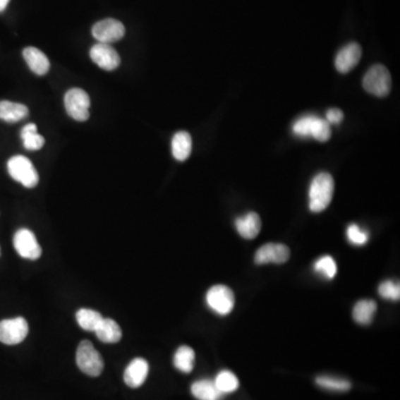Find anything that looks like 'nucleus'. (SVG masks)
I'll return each instance as SVG.
<instances>
[{
    "label": "nucleus",
    "mask_w": 400,
    "mask_h": 400,
    "mask_svg": "<svg viewBox=\"0 0 400 400\" xmlns=\"http://www.w3.org/2000/svg\"><path fill=\"white\" fill-rule=\"evenodd\" d=\"M335 181L328 173H320L313 179L309 188V208L313 212H324L332 200Z\"/></svg>",
    "instance_id": "nucleus-1"
},
{
    "label": "nucleus",
    "mask_w": 400,
    "mask_h": 400,
    "mask_svg": "<svg viewBox=\"0 0 400 400\" xmlns=\"http://www.w3.org/2000/svg\"><path fill=\"white\" fill-rule=\"evenodd\" d=\"M293 131L297 136H310L322 143L327 142L332 136L329 123L314 115L299 118L298 121L293 123Z\"/></svg>",
    "instance_id": "nucleus-2"
},
{
    "label": "nucleus",
    "mask_w": 400,
    "mask_h": 400,
    "mask_svg": "<svg viewBox=\"0 0 400 400\" xmlns=\"http://www.w3.org/2000/svg\"><path fill=\"white\" fill-rule=\"evenodd\" d=\"M77 366L84 374L98 377L104 370L102 355L89 340H83L77 348Z\"/></svg>",
    "instance_id": "nucleus-3"
},
{
    "label": "nucleus",
    "mask_w": 400,
    "mask_h": 400,
    "mask_svg": "<svg viewBox=\"0 0 400 400\" xmlns=\"http://www.w3.org/2000/svg\"><path fill=\"white\" fill-rule=\"evenodd\" d=\"M8 173L13 181H18L26 188H34L38 181L40 176L32 162L25 156H13L7 164Z\"/></svg>",
    "instance_id": "nucleus-4"
},
{
    "label": "nucleus",
    "mask_w": 400,
    "mask_h": 400,
    "mask_svg": "<svg viewBox=\"0 0 400 400\" xmlns=\"http://www.w3.org/2000/svg\"><path fill=\"white\" fill-rule=\"evenodd\" d=\"M363 86L367 92L377 97L387 96L392 88L389 71L382 65L372 66L363 79Z\"/></svg>",
    "instance_id": "nucleus-5"
},
{
    "label": "nucleus",
    "mask_w": 400,
    "mask_h": 400,
    "mask_svg": "<svg viewBox=\"0 0 400 400\" xmlns=\"http://www.w3.org/2000/svg\"><path fill=\"white\" fill-rule=\"evenodd\" d=\"M207 305L220 316L231 314L235 306V296L231 288L224 285L212 286L206 296Z\"/></svg>",
    "instance_id": "nucleus-6"
},
{
    "label": "nucleus",
    "mask_w": 400,
    "mask_h": 400,
    "mask_svg": "<svg viewBox=\"0 0 400 400\" xmlns=\"http://www.w3.org/2000/svg\"><path fill=\"white\" fill-rule=\"evenodd\" d=\"M67 113L77 121H86L89 118L90 99L88 94L80 88H73L65 96Z\"/></svg>",
    "instance_id": "nucleus-7"
},
{
    "label": "nucleus",
    "mask_w": 400,
    "mask_h": 400,
    "mask_svg": "<svg viewBox=\"0 0 400 400\" xmlns=\"http://www.w3.org/2000/svg\"><path fill=\"white\" fill-rule=\"evenodd\" d=\"M28 332V324L23 317L0 322V341L5 345L13 346L23 343Z\"/></svg>",
    "instance_id": "nucleus-8"
},
{
    "label": "nucleus",
    "mask_w": 400,
    "mask_h": 400,
    "mask_svg": "<svg viewBox=\"0 0 400 400\" xmlns=\"http://www.w3.org/2000/svg\"><path fill=\"white\" fill-rule=\"evenodd\" d=\"M13 246L23 258L36 260L42 256V250L36 236L29 229H19L13 236Z\"/></svg>",
    "instance_id": "nucleus-9"
},
{
    "label": "nucleus",
    "mask_w": 400,
    "mask_h": 400,
    "mask_svg": "<svg viewBox=\"0 0 400 400\" xmlns=\"http://www.w3.org/2000/svg\"><path fill=\"white\" fill-rule=\"evenodd\" d=\"M125 26L123 23L113 18L98 21L92 27V36L102 44L118 42L125 36Z\"/></svg>",
    "instance_id": "nucleus-10"
},
{
    "label": "nucleus",
    "mask_w": 400,
    "mask_h": 400,
    "mask_svg": "<svg viewBox=\"0 0 400 400\" xmlns=\"http://www.w3.org/2000/svg\"><path fill=\"white\" fill-rule=\"evenodd\" d=\"M90 58L104 71H115L118 66L121 65V57L109 44L98 42L92 46L90 49Z\"/></svg>",
    "instance_id": "nucleus-11"
},
{
    "label": "nucleus",
    "mask_w": 400,
    "mask_h": 400,
    "mask_svg": "<svg viewBox=\"0 0 400 400\" xmlns=\"http://www.w3.org/2000/svg\"><path fill=\"white\" fill-rule=\"evenodd\" d=\"M291 257V250L283 243H266L257 250L255 262L257 265L284 264Z\"/></svg>",
    "instance_id": "nucleus-12"
},
{
    "label": "nucleus",
    "mask_w": 400,
    "mask_h": 400,
    "mask_svg": "<svg viewBox=\"0 0 400 400\" xmlns=\"http://www.w3.org/2000/svg\"><path fill=\"white\" fill-rule=\"evenodd\" d=\"M361 58V48L357 42H351L339 50L336 56L335 66L341 73H347L355 68Z\"/></svg>",
    "instance_id": "nucleus-13"
},
{
    "label": "nucleus",
    "mask_w": 400,
    "mask_h": 400,
    "mask_svg": "<svg viewBox=\"0 0 400 400\" xmlns=\"http://www.w3.org/2000/svg\"><path fill=\"white\" fill-rule=\"evenodd\" d=\"M150 365L144 358H135L126 368L123 374L125 384L131 388H138L146 382Z\"/></svg>",
    "instance_id": "nucleus-14"
},
{
    "label": "nucleus",
    "mask_w": 400,
    "mask_h": 400,
    "mask_svg": "<svg viewBox=\"0 0 400 400\" xmlns=\"http://www.w3.org/2000/svg\"><path fill=\"white\" fill-rule=\"evenodd\" d=\"M236 228L239 235L245 239L256 238L262 229V220L256 212H248L235 222Z\"/></svg>",
    "instance_id": "nucleus-15"
},
{
    "label": "nucleus",
    "mask_w": 400,
    "mask_h": 400,
    "mask_svg": "<svg viewBox=\"0 0 400 400\" xmlns=\"http://www.w3.org/2000/svg\"><path fill=\"white\" fill-rule=\"evenodd\" d=\"M23 55H24L25 61L29 66V68L32 69L36 75L44 76L49 71V59L38 48H25Z\"/></svg>",
    "instance_id": "nucleus-16"
},
{
    "label": "nucleus",
    "mask_w": 400,
    "mask_h": 400,
    "mask_svg": "<svg viewBox=\"0 0 400 400\" xmlns=\"http://www.w3.org/2000/svg\"><path fill=\"white\" fill-rule=\"evenodd\" d=\"M95 334L100 341L106 344L118 343V341H121V337H123V332H121L119 325L110 318H104L95 330Z\"/></svg>",
    "instance_id": "nucleus-17"
},
{
    "label": "nucleus",
    "mask_w": 400,
    "mask_h": 400,
    "mask_svg": "<svg viewBox=\"0 0 400 400\" xmlns=\"http://www.w3.org/2000/svg\"><path fill=\"white\" fill-rule=\"evenodd\" d=\"M29 110L26 106L18 102L3 100L0 102V119L6 123H17L28 116Z\"/></svg>",
    "instance_id": "nucleus-18"
},
{
    "label": "nucleus",
    "mask_w": 400,
    "mask_h": 400,
    "mask_svg": "<svg viewBox=\"0 0 400 400\" xmlns=\"http://www.w3.org/2000/svg\"><path fill=\"white\" fill-rule=\"evenodd\" d=\"M193 150V139L187 131H178L173 137L171 150L178 162H185L190 156Z\"/></svg>",
    "instance_id": "nucleus-19"
},
{
    "label": "nucleus",
    "mask_w": 400,
    "mask_h": 400,
    "mask_svg": "<svg viewBox=\"0 0 400 400\" xmlns=\"http://www.w3.org/2000/svg\"><path fill=\"white\" fill-rule=\"evenodd\" d=\"M191 394L198 400H220L224 396L216 387L214 382L210 380L194 382L191 386Z\"/></svg>",
    "instance_id": "nucleus-20"
},
{
    "label": "nucleus",
    "mask_w": 400,
    "mask_h": 400,
    "mask_svg": "<svg viewBox=\"0 0 400 400\" xmlns=\"http://www.w3.org/2000/svg\"><path fill=\"white\" fill-rule=\"evenodd\" d=\"M376 310L377 303L374 301H368V299L359 301L353 307V320L360 325H369L374 320Z\"/></svg>",
    "instance_id": "nucleus-21"
},
{
    "label": "nucleus",
    "mask_w": 400,
    "mask_h": 400,
    "mask_svg": "<svg viewBox=\"0 0 400 400\" xmlns=\"http://www.w3.org/2000/svg\"><path fill=\"white\" fill-rule=\"evenodd\" d=\"M174 365L179 372L189 374L193 372L195 366V351L188 346H181L178 348L174 356Z\"/></svg>",
    "instance_id": "nucleus-22"
},
{
    "label": "nucleus",
    "mask_w": 400,
    "mask_h": 400,
    "mask_svg": "<svg viewBox=\"0 0 400 400\" xmlns=\"http://www.w3.org/2000/svg\"><path fill=\"white\" fill-rule=\"evenodd\" d=\"M77 322L86 332H95L98 325L104 320V317L98 311L92 309H79L76 314Z\"/></svg>",
    "instance_id": "nucleus-23"
},
{
    "label": "nucleus",
    "mask_w": 400,
    "mask_h": 400,
    "mask_svg": "<svg viewBox=\"0 0 400 400\" xmlns=\"http://www.w3.org/2000/svg\"><path fill=\"white\" fill-rule=\"evenodd\" d=\"M20 136L26 150H40L44 145V137L37 133V127L35 123H28V125L25 126L21 131Z\"/></svg>",
    "instance_id": "nucleus-24"
},
{
    "label": "nucleus",
    "mask_w": 400,
    "mask_h": 400,
    "mask_svg": "<svg viewBox=\"0 0 400 400\" xmlns=\"http://www.w3.org/2000/svg\"><path fill=\"white\" fill-rule=\"evenodd\" d=\"M214 382L222 395L236 392L239 387L238 378L229 370H222L214 378Z\"/></svg>",
    "instance_id": "nucleus-25"
},
{
    "label": "nucleus",
    "mask_w": 400,
    "mask_h": 400,
    "mask_svg": "<svg viewBox=\"0 0 400 400\" xmlns=\"http://www.w3.org/2000/svg\"><path fill=\"white\" fill-rule=\"evenodd\" d=\"M316 384L324 389L332 392H347L351 389V384L346 380L336 377L320 376L316 378Z\"/></svg>",
    "instance_id": "nucleus-26"
},
{
    "label": "nucleus",
    "mask_w": 400,
    "mask_h": 400,
    "mask_svg": "<svg viewBox=\"0 0 400 400\" xmlns=\"http://www.w3.org/2000/svg\"><path fill=\"white\" fill-rule=\"evenodd\" d=\"M314 268L317 274H320L327 279H332L337 274V265H336L335 259L330 256L320 257L315 262Z\"/></svg>",
    "instance_id": "nucleus-27"
},
{
    "label": "nucleus",
    "mask_w": 400,
    "mask_h": 400,
    "mask_svg": "<svg viewBox=\"0 0 400 400\" xmlns=\"http://www.w3.org/2000/svg\"><path fill=\"white\" fill-rule=\"evenodd\" d=\"M378 291H380V295L382 296V298L394 301H399V284L395 283L392 280H384V283L380 284Z\"/></svg>",
    "instance_id": "nucleus-28"
},
{
    "label": "nucleus",
    "mask_w": 400,
    "mask_h": 400,
    "mask_svg": "<svg viewBox=\"0 0 400 400\" xmlns=\"http://www.w3.org/2000/svg\"><path fill=\"white\" fill-rule=\"evenodd\" d=\"M348 241L355 246H363L368 241V234L363 231L358 225L353 224L347 229Z\"/></svg>",
    "instance_id": "nucleus-29"
},
{
    "label": "nucleus",
    "mask_w": 400,
    "mask_h": 400,
    "mask_svg": "<svg viewBox=\"0 0 400 400\" xmlns=\"http://www.w3.org/2000/svg\"><path fill=\"white\" fill-rule=\"evenodd\" d=\"M344 119V113L341 110L338 109V108H332V109L328 110L326 113V121L328 123H332V125H338V123H341Z\"/></svg>",
    "instance_id": "nucleus-30"
},
{
    "label": "nucleus",
    "mask_w": 400,
    "mask_h": 400,
    "mask_svg": "<svg viewBox=\"0 0 400 400\" xmlns=\"http://www.w3.org/2000/svg\"><path fill=\"white\" fill-rule=\"evenodd\" d=\"M9 3H11V0H0V13H3L7 8Z\"/></svg>",
    "instance_id": "nucleus-31"
}]
</instances>
